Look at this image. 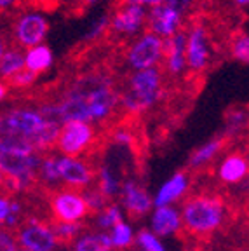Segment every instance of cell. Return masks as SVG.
<instances>
[{"label": "cell", "mask_w": 249, "mask_h": 251, "mask_svg": "<svg viewBox=\"0 0 249 251\" xmlns=\"http://www.w3.org/2000/svg\"><path fill=\"white\" fill-rule=\"evenodd\" d=\"M61 126L56 103L4 110L0 112V150L51 152Z\"/></svg>", "instance_id": "1"}, {"label": "cell", "mask_w": 249, "mask_h": 251, "mask_svg": "<svg viewBox=\"0 0 249 251\" xmlns=\"http://www.w3.org/2000/svg\"><path fill=\"white\" fill-rule=\"evenodd\" d=\"M119 93L112 78L103 74H87L72 84L63 98L56 101L61 122L100 124L115 114Z\"/></svg>", "instance_id": "2"}, {"label": "cell", "mask_w": 249, "mask_h": 251, "mask_svg": "<svg viewBox=\"0 0 249 251\" xmlns=\"http://www.w3.org/2000/svg\"><path fill=\"white\" fill-rule=\"evenodd\" d=\"M181 227L195 237H207L225 225L226 204L220 196L194 194L181 202Z\"/></svg>", "instance_id": "3"}, {"label": "cell", "mask_w": 249, "mask_h": 251, "mask_svg": "<svg viewBox=\"0 0 249 251\" xmlns=\"http://www.w3.org/2000/svg\"><path fill=\"white\" fill-rule=\"evenodd\" d=\"M40 155L25 150H0V173L4 176V192L26 194L37 185V168Z\"/></svg>", "instance_id": "4"}, {"label": "cell", "mask_w": 249, "mask_h": 251, "mask_svg": "<svg viewBox=\"0 0 249 251\" xmlns=\"http://www.w3.org/2000/svg\"><path fill=\"white\" fill-rule=\"evenodd\" d=\"M162 96V72L157 67L132 72L127 87L119 94V105L129 114H141L152 108Z\"/></svg>", "instance_id": "5"}, {"label": "cell", "mask_w": 249, "mask_h": 251, "mask_svg": "<svg viewBox=\"0 0 249 251\" xmlns=\"http://www.w3.org/2000/svg\"><path fill=\"white\" fill-rule=\"evenodd\" d=\"M49 213L54 224H86L91 216L82 190L65 187L49 194Z\"/></svg>", "instance_id": "6"}, {"label": "cell", "mask_w": 249, "mask_h": 251, "mask_svg": "<svg viewBox=\"0 0 249 251\" xmlns=\"http://www.w3.org/2000/svg\"><path fill=\"white\" fill-rule=\"evenodd\" d=\"M98 141L96 127L87 122H65L56 138L54 149L59 155L86 157Z\"/></svg>", "instance_id": "7"}, {"label": "cell", "mask_w": 249, "mask_h": 251, "mask_svg": "<svg viewBox=\"0 0 249 251\" xmlns=\"http://www.w3.org/2000/svg\"><path fill=\"white\" fill-rule=\"evenodd\" d=\"M18 248L26 251H58L59 243L56 239L52 224L39 216H26L14 230Z\"/></svg>", "instance_id": "8"}, {"label": "cell", "mask_w": 249, "mask_h": 251, "mask_svg": "<svg viewBox=\"0 0 249 251\" xmlns=\"http://www.w3.org/2000/svg\"><path fill=\"white\" fill-rule=\"evenodd\" d=\"M188 2L190 0H164L162 4L150 9V14H148L150 33L160 37L162 40L174 35Z\"/></svg>", "instance_id": "9"}, {"label": "cell", "mask_w": 249, "mask_h": 251, "mask_svg": "<svg viewBox=\"0 0 249 251\" xmlns=\"http://www.w3.org/2000/svg\"><path fill=\"white\" fill-rule=\"evenodd\" d=\"M61 187L74 190H86L94 185V166L86 157H68L56 153Z\"/></svg>", "instance_id": "10"}, {"label": "cell", "mask_w": 249, "mask_h": 251, "mask_svg": "<svg viewBox=\"0 0 249 251\" xmlns=\"http://www.w3.org/2000/svg\"><path fill=\"white\" fill-rule=\"evenodd\" d=\"M164 58V40L153 33H143L127 52V63L132 70L157 67Z\"/></svg>", "instance_id": "11"}, {"label": "cell", "mask_w": 249, "mask_h": 251, "mask_svg": "<svg viewBox=\"0 0 249 251\" xmlns=\"http://www.w3.org/2000/svg\"><path fill=\"white\" fill-rule=\"evenodd\" d=\"M117 202L121 204V208L124 209L125 215H129L134 220H140L143 216L150 215V211L153 209L152 194L148 192L141 183H138L136 180L122 181Z\"/></svg>", "instance_id": "12"}, {"label": "cell", "mask_w": 249, "mask_h": 251, "mask_svg": "<svg viewBox=\"0 0 249 251\" xmlns=\"http://www.w3.org/2000/svg\"><path fill=\"white\" fill-rule=\"evenodd\" d=\"M192 178L188 171H176L173 173L168 180L164 181L157 192L152 196L153 208L157 206H176L185 199L190 192Z\"/></svg>", "instance_id": "13"}, {"label": "cell", "mask_w": 249, "mask_h": 251, "mask_svg": "<svg viewBox=\"0 0 249 251\" xmlns=\"http://www.w3.org/2000/svg\"><path fill=\"white\" fill-rule=\"evenodd\" d=\"M249 173V162L246 153L239 152H230L223 155V159L216 166V176L222 185L226 187H237V185L244 183Z\"/></svg>", "instance_id": "14"}, {"label": "cell", "mask_w": 249, "mask_h": 251, "mask_svg": "<svg viewBox=\"0 0 249 251\" xmlns=\"http://www.w3.org/2000/svg\"><path fill=\"white\" fill-rule=\"evenodd\" d=\"M148 230L159 239H166L183 230L181 215L176 206H157L150 211V225Z\"/></svg>", "instance_id": "15"}, {"label": "cell", "mask_w": 249, "mask_h": 251, "mask_svg": "<svg viewBox=\"0 0 249 251\" xmlns=\"http://www.w3.org/2000/svg\"><path fill=\"white\" fill-rule=\"evenodd\" d=\"M185 59H187V67L194 72L204 70L209 61V40H207L206 30L200 25L192 28L187 35Z\"/></svg>", "instance_id": "16"}, {"label": "cell", "mask_w": 249, "mask_h": 251, "mask_svg": "<svg viewBox=\"0 0 249 251\" xmlns=\"http://www.w3.org/2000/svg\"><path fill=\"white\" fill-rule=\"evenodd\" d=\"M49 23L42 14H26L16 25V40L21 47H30L44 44Z\"/></svg>", "instance_id": "17"}, {"label": "cell", "mask_w": 249, "mask_h": 251, "mask_svg": "<svg viewBox=\"0 0 249 251\" xmlns=\"http://www.w3.org/2000/svg\"><path fill=\"white\" fill-rule=\"evenodd\" d=\"M147 9L138 5L136 2L125 0L124 5L112 18L110 26L117 33H121V35H132V33L141 30L145 20H147Z\"/></svg>", "instance_id": "18"}, {"label": "cell", "mask_w": 249, "mask_h": 251, "mask_svg": "<svg viewBox=\"0 0 249 251\" xmlns=\"http://www.w3.org/2000/svg\"><path fill=\"white\" fill-rule=\"evenodd\" d=\"M25 218H26V209L23 201L12 194L0 192V227L14 232Z\"/></svg>", "instance_id": "19"}, {"label": "cell", "mask_w": 249, "mask_h": 251, "mask_svg": "<svg viewBox=\"0 0 249 251\" xmlns=\"http://www.w3.org/2000/svg\"><path fill=\"white\" fill-rule=\"evenodd\" d=\"M185 47H187V35L179 30L173 37L164 40V58H166L168 72L174 75L185 72V68H187Z\"/></svg>", "instance_id": "20"}, {"label": "cell", "mask_w": 249, "mask_h": 251, "mask_svg": "<svg viewBox=\"0 0 249 251\" xmlns=\"http://www.w3.org/2000/svg\"><path fill=\"white\" fill-rule=\"evenodd\" d=\"M122 178L115 168L108 162L94 166V187L103 194L108 201H117L122 187Z\"/></svg>", "instance_id": "21"}, {"label": "cell", "mask_w": 249, "mask_h": 251, "mask_svg": "<svg viewBox=\"0 0 249 251\" xmlns=\"http://www.w3.org/2000/svg\"><path fill=\"white\" fill-rule=\"evenodd\" d=\"M226 145V138L218 136L213 140L206 141L204 145H200L197 150H194V153L188 159V168L192 171H200V169L207 168L213 161H216V157L223 152Z\"/></svg>", "instance_id": "22"}, {"label": "cell", "mask_w": 249, "mask_h": 251, "mask_svg": "<svg viewBox=\"0 0 249 251\" xmlns=\"http://www.w3.org/2000/svg\"><path fill=\"white\" fill-rule=\"evenodd\" d=\"M37 185L46 188L49 194L61 188L56 153H42L40 155L39 168H37Z\"/></svg>", "instance_id": "23"}, {"label": "cell", "mask_w": 249, "mask_h": 251, "mask_svg": "<svg viewBox=\"0 0 249 251\" xmlns=\"http://www.w3.org/2000/svg\"><path fill=\"white\" fill-rule=\"evenodd\" d=\"M68 251H113L106 232L86 228L77 239L70 244Z\"/></svg>", "instance_id": "24"}, {"label": "cell", "mask_w": 249, "mask_h": 251, "mask_svg": "<svg viewBox=\"0 0 249 251\" xmlns=\"http://www.w3.org/2000/svg\"><path fill=\"white\" fill-rule=\"evenodd\" d=\"M108 241L112 244L113 251H125L131 246H134V239H136V228L129 220H122L117 225H113L108 232Z\"/></svg>", "instance_id": "25"}, {"label": "cell", "mask_w": 249, "mask_h": 251, "mask_svg": "<svg viewBox=\"0 0 249 251\" xmlns=\"http://www.w3.org/2000/svg\"><path fill=\"white\" fill-rule=\"evenodd\" d=\"M51 65H52V51L51 47L46 46V44L33 46L30 49H26V52H25V68L33 72L35 75L46 72L47 68H51Z\"/></svg>", "instance_id": "26"}, {"label": "cell", "mask_w": 249, "mask_h": 251, "mask_svg": "<svg viewBox=\"0 0 249 251\" xmlns=\"http://www.w3.org/2000/svg\"><path fill=\"white\" fill-rule=\"evenodd\" d=\"M125 220V213L117 201H110L105 208L93 215V228L100 232H108L113 225Z\"/></svg>", "instance_id": "27"}, {"label": "cell", "mask_w": 249, "mask_h": 251, "mask_svg": "<svg viewBox=\"0 0 249 251\" xmlns=\"http://www.w3.org/2000/svg\"><path fill=\"white\" fill-rule=\"evenodd\" d=\"M25 68V52L18 47L5 49L0 58V78L9 80L12 75H16Z\"/></svg>", "instance_id": "28"}, {"label": "cell", "mask_w": 249, "mask_h": 251, "mask_svg": "<svg viewBox=\"0 0 249 251\" xmlns=\"http://www.w3.org/2000/svg\"><path fill=\"white\" fill-rule=\"evenodd\" d=\"M51 224L59 246H70L78 235L86 230V224H54V222Z\"/></svg>", "instance_id": "29"}, {"label": "cell", "mask_w": 249, "mask_h": 251, "mask_svg": "<svg viewBox=\"0 0 249 251\" xmlns=\"http://www.w3.org/2000/svg\"><path fill=\"white\" fill-rule=\"evenodd\" d=\"M134 246L138 251H168L166 244L162 239H159L157 235H153L148 228H140L136 230V239H134Z\"/></svg>", "instance_id": "30"}, {"label": "cell", "mask_w": 249, "mask_h": 251, "mask_svg": "<svg viewBox=\"0 0 249 251\" xmlns=\"http://www.w3.org/2000/svg\"><path fill=\"white\" fill-rule=\"evenodd\" d=\"M82 196H84V201H86V204H87V208H89L91 215H94V213H98L100 209H103L106 204L110 202V201L106 199V197L103 196V194L100 192V190H98L94 185L87 187L86 190H82Z\"/></svg>", "instance_id": "31"}, {"label": "cell", "mask_w": 249, "mask_h": 251, "mask_svg": "<svg viewBox=\"0 0 249 251\" xmlns=\"http://www.w3.org/2000/svg\"><path fill=\"white\" fill-rule=\"evenodd\" d=\"M246 126V112L244 110H234L226 115V133L239 134L241 127Z\"/></svg>", "instance_id": "32"}, {"label": "cell", "mask_w": 249, "mask_h": 251, "mask_svg": "<svg viewBox=\"0 0 249 251\" xmlns=\"http://www.w3.org/2000/svg\"><path fill=\"white\" fill-rule=\"evenodd\" d=\"M232 51H234V56L237 59L248 61V58H249V37H248V33H241V35L235 37L234 44H232Z\"/></svg>", "instance_id": "33"}, {"label": "cell", "mask_w": 249, "mask_h": 251, "mask_svg": "<svg viewBox=\"0 0 249 251\" xmlns=\"http://www.w3.org/2000/svg\"><path fill=\"white\" fill-rule=\"evenodd\" d=\"M35 78H37V75L33 74V72L23 68V70H20L16 75H12L7 82L11 84L12 87H28L35 82Z\"/></svg>", "instance_id": "34"}, {"label": "cell", "mask_w": 249, "mask_h": 251, "mask_svg": "<svg viewBox=\"0 0 249 251\" xmlns=\"http://www.w3.org/2000/svg\"><path fill=\"white\" fill-rule=\"evenodd\" d=\"M16 250H18V243H16L14 232L0 227V251H16Z\"/></svg>", "instance_id": "35"}, {"label": "cell", "mask_w": 249, "mask_h": 251, "mask_svg": "<svg viewBox=\"0 0 249 251\" xmlns=\"http://www.w3.org/2000/svg\"><path fill=\"white\" fill-rule=\"evenodd\" d=\"M113 143L117 147H121V149H129V147L132 145V134L129 129H125V127H119L117 131H113V136H112Z\"/></svg>", "instance_id": "36"}, {"label": "cell", "mask_w": 249, "mask_h": 251, "mask_svg": "<svg viewBox=\"0 0 249 251\" xmlns=\"http://www.w3.org/2000/svg\"><path fill=\"white\" fill-rule=\"evenodd\" d=\"M106 23H108V21H106V20H103V21H100V23H96V25H94V28H93V30H91L89 33H87V39H96V37L100 35V33H101L103 30H105Z\"/></svg>", "instance_id": "37"}, {"label": "cell", "mask_w": 249, "mask_h": 251, "mask_svg": "<svg viewBox=\"0 0 249 251\" xmlns=\"http://www.w3.org/2000/svg\"><path fill=\"white\" fill-rule=\"evenodd\" d=\"M132 2H136L138 5H141L143 9L150 11V9H153V7H157L159 4H162L164 0H132Z\"/></svg>", "instance_id": "38"}, {"label": "cell", "mask_w": 249, "mask_h": 251, "mask_svg": "<svg viewBox=\"0 0 249 251\" xmlns=\"http://www.w3.org/2000/svg\"><path fill=\"white\" fill-rule=\"evenodd\" d=\"M5 96H7V86H5V82L0 80V103L4 101Z\"/></svg>", "instance_id": "39"}, {"label": "cell", "mask_w": 249, "mask_h": 251, "mask_svg": "<svg viewBox=\"0 0 249 251\" xmlns=\"http://www.w3.org/2000/svg\"><path fill=\"white\" fill-rule=\"evenodd\" d=\"M16 4V0H0V9H9Z\"/></svg>", "instance_id": "40"}, {"label": "cell", "mask_w": 249, "mask_h": 251, "mask_svg": "<svg viewBox=\"0 0 249 251\" xmlns=\"http://www.w3.org/2000/svg\"><path fill=\"white\" fill-rule=\"evenodd\" d=\"M4 51H5V44H4V40H2V37H0V58H2Z\"/></svg>", "instance_id": "41"}, {"label": "cell", "mask_w": 249, "mask_h": 251, "mask_svg": "<svg viewBox=\"0 0 249 251\" xmlns=\"http://www.w3.org/2000/svg\"><path fill=\"white\" fill-rule=\"evenodd\" d=\"M4 185H5L4 176H2V173H0V192H4Z\"/></svg>", "instance_id": "42"}, {"label": "cell", "mask_w": 249, "mask_h": 251, "mask_svg": "<svg viewBox=\"0 0 249 251\" xmlns=\"http://www.w3.org/2000/svg\"><path fill=\"white\" fill-rule=\"evenodd\" d=\"M235 2H237L239 5H248V2H249V0H235Z\"/></svg>", "instance_id": "43"}, {"label": "cell", "mask_w": 249, "mask_h": 251, "mask_svg": "<svg viewBox=\"0 0 249 251\" xmlns=\"http://www.w3.org/2000/svg\"><path fill=\"white\" fill-rule=\"evenodd\" d=\"M16 251H26V250H21V248H18V250H16Z\"/></svg>", "instance_id": "44"}]
</instances>
